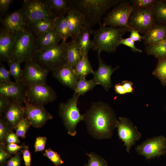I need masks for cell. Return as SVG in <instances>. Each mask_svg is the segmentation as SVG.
Wrapping results in <instances>:
<instances>
[{
    "label": "cell",
    "mask_w": 166,
    "mask_h": 166,
    "mask_svg": "<svg viewBox=\"0 0 166 166\" xmlns=\"http://www.w3.org/2000/svg\"><path fill=\"white\" fill-rule=\"evenodd\" d=\"M97 57L99 66L97 70L94 71L93 79L97 85H101L108 91L112 86L111 75L119 67L113 68L111 65L106 64L101 59L100 53H98Z\"/></svg>",
    "instance_id": "2e32d148"
},
{
    "label": "cell",
    "mask_w": 166,
    "mask_h": 166,
    "mask_svg": "<svg viewBox=\"0 0 166 166\" xmlns=\"http://www.w3.org/2000/svg\"><path fill=\"white\" fill-rule=\"evenodd\" d=\"M67 43L66 64L74 68L77 63L84 56L83 54L72 39Z\"/></svg>",
    "instance_id": "d4e9b609"
},
{
    "label": "cell",
    "mask_w": 166,
    "mask_h": 166,
    "mask_svg": "<svg viewBox=\"0 0 166 166\" xmlns=\"http://www.w3.org/2000/svg\"><path fill=\"white\" fill-rule=\"evenodd\" d=\"M165 1L166 2V0H165Z\"/></svg>",
    "instance_id": "f5cc1de1"
},
{
    "label": "cell",
    "mask_w": 166,
    "mask_h": 166,
    "mask_svg": "<svg viewBox=\"0 0 166 166\" xmlns=\"http://www.w3.org/2000/svg\"><path fill=\"white\" fill-rule=\"evenodd\" d=\"M119 45L123 44L129 47L133 52L139 53L142 52L141 49L136 47L135 45L134 42L130 37L126 38H121L119 42Z\"/></svg>",
    "instance_id": "7bdbcfd3"
},
{
    "label": "cell",
    "mask_w": 166,
    "mask_h": 166,
    "mask_svg": "<svg viewBox=\"0 0 166 166\" xmlns=\"http://www.w3.org/2000/svg\"><path fill=\"white\" fill-rule=\"evenodd\" d=\"M25 163L24 166H30L31 155L28 146L20 151Z\"/></svg>",
    "instance_id": "c3c4849f"
},
{
    "label": "cell",
    "mask_w": 166,
    "mask_h": 166,
    "mask_svg": "<svg viewBox=\"0 0 166 166\" xmlns=\"http://www.w3.org/2000/svg\"><path fill=\"white\" fill-rule=\"evenodd\" d=\"M156 0H131L130 2L136 8H146L152 6Z\"/></svg>",
    "instance_id": "ab89813d"
},
{
    "label": "cell",
    "mask_w": 166,
    "mask_h": 166,
    "mask_svg": "<svg viewBox=\"0 0 166 166\" xmlns=\"http://www.w3.org/2000/svg\"><path fill=\"white\" fill-rule=\"evenodd\" d=\"M136 8L129 2L122 0L114 6L113 9L103 18L102 25L126 28L130 31L128 24L129 17Z\"/></svg>",
    "instance_id": "ba28073f"
},
{
    "label": "cell",
    "mask_w": 166,
    "mask_h": 166,
    "mask_svg": "<svg viewBox=\"0 0 166 166\" xmlns=\"http://www.w3.org/2000/svg\"><path fill=\"white\" fill-rule=\"evenodd\" d=\"M79 97L73 95V97L65 102L60 104L59 115L61 118L68 134L74 136L77 132L76 130L77 124L84 121L83 115L80 114L77 107Z\"/></svg>",
    "instance_id": "8992f818"
},
{
    "label": "cell",
    "mask_w": 166,
    "mask_h": 166,
    "mask_svg": "<svg viewBox=\"0 0 166 166\" xmlns=\"http://www.w3.org/2000/svg\"><path fill=\"white\" fill-rule=\"evenodd\" d=\"M122 0H68L70 9L76 10L83 16L85 24L91 27L99 22L105 12Z\"/></svg>",
    "instance_id": "7a4b0ae2"
},
{
    "label": "cell",
    "mask_w": 166,
    "mask_h": 166,
    "mask_svg": "<svg viewBox=\"0 0 166 166\" xmlns=\"http://www.w3.org/2000/svg\"><path fill=\"white\" fill-rule=\"evenodd\" d=\"M36 39V36L29 26L15 34L9 60L17 61L22 63L32 58L37 51Z\"/></svg>",
    "instance_id": "5b68a950"
},
{
    "label": "cell",
    "mask_w": 166,
    "mask_h": 166,
    "mask_svg": "<svg viewBox=\"0 0 166 166\" xmlns=\"http://www.w3.org/2000/svg\"><path fill=\"white\" fill-rule=\"evenodd\" d=\"M11 154L6 150V145L0 144V165L1 166H5L8 160L11 157Z\"/></svg>",
    "instance_id": "60d3db41"
},
{
    "label": "cell",
    "mask_w": 166,
    "mask_h": 166,
    "mask_svg": "<svg viewBox=\"0 0 166 166\" xmlns=\"http://www.w3.org/2000/svg\"><path fill=\"white\" fill-rule=\"evenodd\" d=\"M75 73L80 77H85L90 74H93L92 69L88 59V54L83 56L74 68Z\"/></svg>",
    "instance_id": "f1b7e54d"
},
{
    "label": "cell",
    "mask_w": 166,
    "mask_h": 166,
    "mask_svg": "<svg viewBox=\"0 0 166 166\" xmlns=\"http://www.w3.org/2000/svg\"><path fill=\"white\" fill-rule=\"evenodd\" d=\"M53 15L56 17L67 14L70 9L67 0H44Z\"/></svg>",
    "instance_id": "4316f807"
},
{
    "label": "cell",
    "mask_w": 166,
    "mask_h": 166,
    "mask_svg": "<svg viewBox=\"0 0 166 166\" xmlns=\"http://www.w3.org/2000/svg\"><path fill=\"white\" fill-rule=\"evenodd\" d=\"M25 117L34 128L42 127L53 116L45 109L44 105L31 103L26 100L24 102Z\"/></svg>",
    "instance_id": "5bb4252c"
},
{
    "label": "cell",
    "mask_w": 166,
    "mask_h": 166,
    "mask_svg": "<svg viewBox=\"0 0 166 166\" xmlns=\"http://www.w3.org/2000/svg\"><path fill=\"white\" fill-rule=\"evenodd\" d=\"M26 97L31 103L44 105L55 101L57 95L46 84H40L27 87Z\"/></svg>",
    "instance_id": "4fadbf2b"
},
{
    "label": "cell",
    "mask_w": 166,
    "mask_h": 166,
    "mask_svg": "<svg viewBox=\"0 0 166 166\" xmlns=\"http://www.w3.org/2000/svg\"><path fill=\"white\" fill-rule=\"evenodd\" d=\"M116 128L120 140L124 142L126 151L129 153L131 148L141 137L142 134L131 121L125 117H119Z\"/></svg>",
    "instance_id": "8fae6325"
},
{
    "label": "cell",
    "mask_w": 166,
    "mask_h": 166,
    "mask_svg": "<svg viewBox=\"0 0 166 166\" xmlns=\"http://www.w3.org/2000/svg\"><path fill=\"white\" fill-rule=\"evenodd\" d=\"M20 141L18 138V136L16 133L13 131L10 133L7 136L5 141V144L11 143L18 144L20 143Z\"/></svg>",
    "instance_id": "681fc988"
},
{
    "label": "cell",
    "mask_w": 166,
    "mask_h": 166,
    "mask_svg": "<svg viewBox=\"0 0 166 166\" xmlns=\"http://www.w3.org/2000/svg\"><path fill=\"white\" fill-rule=\"evenodd\" d=\"M130 31L131 32L130 37L134 42H140L142 39L143 40V36L141 35L137 31L134 29H131Z\"/></svg>",
    "instance_id": "816d5d0a"
},
{
    "label": "cell",
    "mask_w": 166,
    "mask_h": 166,
    "mask_svg": "<svg viewBox=\"0 0 166 166\" xmlns=\"http://www.w3.org/2000/svg\"><path fill=\"white\" fill-rule=\"evenodd\" d=\"M31 125L29 120L26 117H24L16 126L15 129L16 134L18 137L25 138L26 132Z\"/></svg>",
    "instance_id": "e575fe53"
},
{
    "label": "cell",
    "mask_w": 166,
    "mask_h": 166,
    "mask_svg": "<svg viewBox=\"0 0 166 166\" xmlns=\"http://www.w3.org/2000/svg\"><path fill=\"white\" fill-rule=\"evenodd\" d=\"M145 51L147 54L152 55L158 59L166 57V39L146 45Z\"/></svg>",
    "instance_id": "83f0119b"
},
{
    "label": "cell",
    "mask_w": 166,
    "mask_h": 166,
    "mask_svg": "<svg viewBox=\"0 0 166 166\" xmlns=\"http://www.w3.org/2000/svg\"><path fill=\"white\" fill-rule=\"evenodd\" d=\"M27 88L21 82H0V95L11 102L24 103L27 100Z\"/></svg>",
    "instance_id": "9a60e30c"
},
{
    "label": "cell",
    "mask_w": 166,
    "mask_h": 166,
    "mask_svg": "<svg viewBox=\"0 0 166 166\" xmlns=\"http://www.w3.org/2000/svg\"><path fill=\"white\" fill-rule=\"evenodd\" d=\"M26 146L24 143H23L20 145L15 143H11L6 145L7 151L10 154L14 155L18 153L19 151L25 148Z\"/></svg>",
    "instance_id": "f6af8a7d"
},
{
    "label": "cell",
    "mask_w": 166,
    "mask_h": 166,
    "mask_svg": "<svg viewBox=\"0 0 166 166\" xmlns=\"http://www.w3.org/2000/svg\"><path fill=\"white\" fill-rule=\"evenodd\" d=\"M89 157L88 164L85 166H107V161L104 158L94 152L86 153Z\"/></svg>",
    "instance_id": "8d00e7d4"
},
{
    "label": "cell",
    "mask_w": 166,
    "mask_h": 166,
    "mask_svg": "<svg viewBox=\"0 0 166 166\" xmlns=\"http://www.w3.org/2000/svg\"><path fill=\"white\" fill-rule=\"evenodd\" d=\"M152 74L160 81L163 85H166V57L158 59Z\"/></svg>",
    "instance_id": "d6a6232c"
},
{
    "label": "cell",
    "mask_w": 166,
    "mask_h": 166,
    "mask_svg": "<svg viewBox=\"0 0 166 166\" xmlns=\"http://www.w3.org/2000/svg\"><path fill=\"white\" fill-rule=\"evenodd\" d=\"M115 92L117 94L123 95L128 93H132L134 91L132 82L124 81L121 83L116 84L114 86Z\"/></svg>",
    "instance_id": "74e56055"
},
{
    "label": "cell",
    "mask_w": 166,
    "mask_h": 166,
    "mask_svg": "<svg viewBox=\"0 0 166 166\" xmlns=\"http://www.w3.org/2000/svg\"><path fill=\"white\" fill-rule=\"evenodd\" d=\"M55 30L61 38L62 42H66L67 39L71 36L69 32L66 19L64 15L57 17Z\"/></svg>",
    "instance_id": "f546056e"
},
{
    "label": "cell",
    "mask_w": 166,
    "mask_h": 166,
    "mask_svg": "<svg viewBox=\"0 0 166 166\" xmlns=\"http://www.w3.org/2000/svg\"><path fill=\"white\" fill-rule=\"evenodd\" d=\"M9 67V71L10 76L15 79V81L21 82L22 75V69L21 67V62L10 60L7 61Z\"/></svg>",
    "instance_id": "836d02e7"
},
{
    "label": "cell",
    "mask_w": 166,
    "mask_h": 166,
    "mask_svg": "<svg viewBox=\"0 0 166 166\" xmlns=\"http://www.w3.org/2000/svg\"><path fill=\"white\" fill-rule=\"evenodd\" d=\"M146 45L153 44L166 38V24L156 22L143 35Z\"/></svg>",
    "instance_id": "7402d4cb"
},
{
    "label": "cell",
    "mask_w": 166,
    "mask_h": 166,
    "mask_svg": "<svg viewBox=\"0 0 166 166\" xmlns=\"http://www.w3.org/2000/svg\"><path fill=\"white\" fill-rule=\"evenodd\" d=\"M97 85L93 79L88 80L85 77H80L73 95L79 97L81 95L83 96L88 92L92 90Z\"/></svg>",
    "instance_id": "1f68e13d"
},
{
    "label": "cell",
    "mask_w": 166,
    "mask_h": 166,
    "mask_svg": "<svg viewBox=\"0 0 166 166\" xmlns=\"http://www.w3.org/2000/svg\"></svg>",
    "instance_id": "db71d44e"
},
{
    "label": "cell",
    "mask_w": 166,
    "mask_h": 166,
    "mask_svg": "<svg viewBox=\"0 0 166 166\" xmlns=\"http://www.w3.org/2000/svg\"><path fill=\"white\" fill-rule=\"evenodd\" d=\"M47 139L45 136H39L36 138L34 145L35 152H42L45 150Z\"/></svg>",
    "instance_id": "b9f144b4"
},
{
    "label": "cell",
    "mask_w": 166,
    "mask_h": 166,
    "mask_svg": "<svg viewBox=\"0 0 166 166\" xmlns=\"http://www.w3.org/2000/svg\"><path fill=\"white\" fill-rule=\"evenodd\" d=\"M23 104L11 102L9 108L4 114V118L14 129H15L20 121L25 117V105Z\"/></svg>",
    "instance_id": "ffe728a7"
},
{
    "label": "cell",
    "mask_w": 166,
    "mask_h": 166,
    "mask_svg": "<svg viewBox=\"0 0 166 166\" xmlns=\"http://www.w3.org/2000/svg\"><path fill=\"white\" fill-rule=\"evenodd\" d=\"M65 16L69 30L72 38L80 31L85 24V21L81 14L73 9H70Z\"/></svg>",
    "instance_id": "603a6c76"
},
{
    "label": "cell",
    "mask_w": 166,
    "mask_h": 166,
    "mask_svg": "<svg viewBox=\"0 0 166 166\" xmlns=\"http://www.w3.org/2000/svg\"><path fill=\"white\" fill-rule=\"evenodd\" d=\"M10 76L9 70L6 69L4 65L0 64V82L12 81L10 79Z\"/></svg>",
    "instance_id": "ee69618b"
},
{
    "label": "cell",
    "mask_w": 166,
    "mask_h": 166,
    "mask_svg": "<svg viewBox=\"0 0 166 166\" xmlns=\"http://www.w3.org/2000/svg\"><path fill=\"white\" fill-rule=\"evenodd\" d=\"M127 31L129 30L124 28L101 25L99 28L93 31V49L100 53L102 51L114 52L120 45L122 36Z\"/></svg>",
    "instance_id": "3957f363"
},
{
    "label": "cell",
    "mask_w": 166,
    "mask_h": 166,
    "mask_svg": "<svg viewBox=\"0 0 166 166\" xmlns=\"http://www.w3.org/2000/svg\"><path fill=\"white\" fill-rule=\"evenodd\" d=\"M135 150L147 160L164 155L166 154V137L159 135L148 138L137 145Z\"/></svg>",
    "instance_id": "30bf717a"
},
{
    "label": "cell",
    "mask_w": 166,
    "mask_h": 166,
    "mask_svg": "<svg viewBox=\"0 0 166 166\" xmlns=\"http://www.w3.org/2000/svg\"><path fill=\"white\" fill-rule=\"evenodd\" d=\"M67 43L58 45L37 51L32 58L41 67L49 72L66 64Z\"/></svg>",
    "instance_id": "277c9868"
},
{
    "label": "cell",
    "mask_w": 166,
    "mask_h": 166,
    "mask_svg": "<svg viewBox=\"0 0 166 166\" xmlns=\"http://www.w3.org/2000/svg\"><path fill=\"white\" fill-rule=\"evenodd\" d=\"M152 7L156 22L166 24V2L165 1L156 0Z\"/></svg>",
    "instance_id": "4dcf8cb0"
},
{
    "label": "cell",
    "mask_w": 166,
    "mask_h": 166,
    "mask_svg": "<svg viewBox=\"0 0 166 166\" xmlns=\"http://www.w3.org/2000/svg\"><path fill=\"white\" fill-rule=\"evenodd\" d=\"M11 101L7 98L0 95V116L4 114L10 106Z\"/></svg>",
    "instance_id": "bcb514c9"
},
{
    "label": "cell",
    "mask_w": 166,
    "mask_h": 166,
    "mask_svg": "<svg viewBox=\"0 0 166 166\" xmlns=\"http://www.w3.org/2000/svg\"><path fill=\"white\" fill-rule=\"evenodd\" d=\"M15 34L5 28L0 33V59L1 61H7L10 59L15 40Z\"/></svg>",
    "instance_id": "d6986e66"
},
{
    "label": "cell",
    "mask_w": 166,
    "mask_h": 166,
    "mask_svg": "<svg viewBox=\"0 0 166 166\" xmlns=\"http://www.w3.org/2000/svg\"><path fill=\"white\" fill-rule=\"evenodd\" d=\"M20 10L26 26L39 20L56 18L44 0H24Z\"/></svg>",
    "instance_id": "52a82bcc"
},
{
    "label": "cell",
    "mask_w": 166,
    "mask_h": 166,
    "mask_svg": "<svg viewBox=\"0 0 166 166\" xmlns=\"http://www.w3.org/2000/svg\"><path fill=\"white\" fill-rule=\"evenodd\" d=\"M83 115L87 130L93 137L98 140L112 138L118 120L108 104L101 101L93 102Z\"/></svg>",
    "instance_id": "6da1fadb"
},
{
    "label": "cell",
    "mask_w": 166,
    "mask_h": 166,
    "mask_svg": "<svg viewBox=\"0 0 166 166\" xmlns=\"http://www.w3.org/2000/svg\"><path fill=\"white\" fill-rule=\"evenodd\" d=\"M62 40L55 29L51 30L36 39L37 51L40 49L57 45Z\"/></svg>",
    "instance_id": "cb8c5ba5"
},
{
    "label": "cell",
    "mask_w": 166,
    "mask_h": 166,
    "mask_svg": "<svg viewBox=\"0 0 166 166\" xmlns=\"http://www.w3.org/2000/svg\"><path fill=\"white\" fill-rule=\"evenodd\" d=\"M152 6L146 8H136L134 10L128 21L130 30L134 29L144 34L156 22Z\"/></svg>",
    "instance_id": "9c48e42d"
},
{
    "label": "cell",
    "mask_w": 166,
    "mask_h": 166,
    "mask_svg": "<svg viewBox=\"0 0 166 166\" xmlns=\"http://www.w3.org/2000/svg\"><path fill=\"white\" fill-rule=\"evenodd\" d=\"M13 1L12 0H0V10L1 14H4L6 12Z\"/></svg>",
    "instance_id": "f907efd6"
},
{
    "label": "cell",
    "mask_w": 166,
    "mask_h": 166,
    "mask_svg": "<svg viewBox=\"0 0 166 166\" xmlns=\"http://www.w3.org/2000/svg\"><path fill=\"white\" fill-rule=\"evenodd\" d=\"M53 77L62 85L74 90L79 78L74 69L67 64L52 71Z\"/></svg>",
    "instance_id": "e0dca14e"
},
{
    "label": "cell",
    "mask_w": 166,
    "mask_h": 166,
    "mask_svg": "<svg viewBox=\"0 0 166 166\" xmlns=\"http://www.w3.org/2000/svg\"><path fill=\"white\" fill-rule=\"evenodd\" d=\"M57 17L43 19L32 23L29 26L37 37L55 29Z\"/></svg>",
    "instance_id": "484cf974"
},
{
    "label": "cell",
    "mask_w": 166,
    "mask_h": 166,
    "mask_svg": "<svg viewBox=\"0 0 166 166\" xmlns=\"http://www.w3.org/2000/svg\"><path fill=\"white\" fill-rule=\"evenodd\" d=\"M22 159L21 153L18 152L7 161L5 166H20Z\"/></svg>",
    "instance_id": "7dc6e473"
},
{
    "label": "cell",
    "mask_w": 166,
    "mask_h": 166,
    "mask_svg": "<svg viewBox=\"0 0 166 166\" xmlns=\"http://www.w3.org/2000/svg\"><path fill=\"white\" fill-rule=\"evenodd\" d=\"M12 128L4 117L0 118V144H5L6 138L8 135L13 131Z\"/></svg>",
    "instance_id": "d590c367"
},
{
    "label": "cell",
    "mask_w": 166,
    "mask_h": 166,
    "mask_svg": "<svg viewBox=\"0 0 166 166\" xmlns=\"http://www.w3.org/2000/svg\"><path fill=\"white\" fill-rule=\"evenodd\" d=\"M49 72L32 58L30 59L25 62L21 82L26 88L34 85L46 84Z\"/></svg>",
    "instance_id": "7c38bea8"
},
{
    "label": "cell",
    "mask_w": 166,
    "mask_h": 166,
    "mask_svg": "<svg viewBox=\"0 0 166 166\" xmlns=\"http://www.w3.org/2000/svg\"><path fill=\"white\" fill-rule=\"evenodd\" d=\"M1 22L7 30L14 34L23 31L27 27L20 9L7 15Z\"/></svg>",
    "instance_id": "ac0fdd59"
},
{
    "label": "cell",
    "mask_w": 166,
    "mask_h": 166,
    "mask_svg": "<svg viewBox=\"0 0 166 166\" xmlns=\"http://www.w3.org/2000/svg\"><path fill=\"white\" fill-rule=\"evenodd\" d=\"M93 33L91 27L85 24L80 31L72 38V39L82 51L84 56L88 54L89 51L93 48V43L90 38Z\"/></svg>",
    "instance_id": "44dd1931"
},
{
    "label": "cell",
    "mask_w": 166,
    "mask_h": 166,
    "mask_svg": "<svg viewBox=\"0 0 166 166\" xmlns=\"http://www.w3.org/2000/svg\"><path fill=\"white\" fill-rule=\"evenodd\" d=\"M43 155L48 158L55 166H59L64 163L60 155L50 148L45 150Z\"/></svg>",
    "instance_id": "f35d334b"
}]
</instances>
